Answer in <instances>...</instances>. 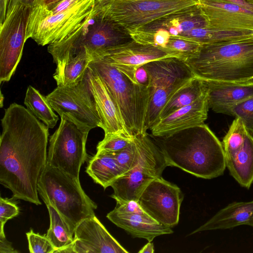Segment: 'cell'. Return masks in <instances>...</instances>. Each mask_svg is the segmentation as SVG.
<instances>
[{
  "mask_svg": "<svg viewBox=\"0 0 253 253\" xmlns=\"http://www.w3.org/2000/svg\"><path fill=\"white\" fill-rule=\"evenodd\" d=\"M1 125L0 183L13 198L41 205L38 183L47 164L48 127L16 103L5 109Z\"/></svg>",
  "mask_w": 253,
  "mask_h": 253,
  "instance_id": "obj_1",
  "label": "cell"
},
{
  "mask_svg": "<svg viewBox=\"0 0 253 253\" xmlns=\"http://www.w3.org/2000/svg\"><path fill=\"white\" fill-rule=\"evenodd\" d=\"M156 137L168 166L204 179L223 174L226 164L222 144L205 124Z\"/></svg>",
  "mask_w": 253,
  "mask_h": 253,
  "instance_id": "obj_2",
  "label": "cell"
},
{
  "mask_svg": "<svg viewBox=\"0 0 253 253\" xmlns=\"http://www.w3.org/2000/svg\"><path fill=\"white\" fill-rule=\"evenodd\" d=\"M194 75L206 81L238 83L253 77V37L202 44L184 61Z\"/></svg>",
  "mask_w": 253,
  "mask_h": 253,
  "instance_id": "obj_3",
  "label": "cell"
},
{
  "mask_svg": "<svg viewBox=\"0 0 253 253\" xmlns=\"http://www.w3.org/2000/svg\"><path fill=\"white\" fill-rule=\"evenodd\" d=\"M38 191L46 206L56 210L74 234L81 221L95 215L97 205L84 192L80 180L58 168L46 164Z\"/></svg>",
  "mask_w": 253,
  "mask_h": 253,
  "instance_id": "obj_4",
  "label": "cell"
},
{
  "mask_svg": "<svg viewBox=\"0 0 253 253\" xmlns=\"http://www.w3.org/2000/svg\"><path fill=\"white\" fill-rule=\"evenodd\" d=\"M88 67L106 85L129 133L134 137L147 134L148 87L134 83L115 67L101 60L92 59Z\"/></svg>",
  "mask_w": 253,
  "mask_h": 253,
  "instance_id": "obj_5",
  "label": "cell"
},
{
  "mask_svg": "<svg viewBox=\"0 0 253 253\" xmlns=\"http://www.w3.org/2000/svg\"><path fill=\"white\" fill-rule=\"evenodd\" d=\"M139 154L137 165L115 180L110 185L113 189L111 197L117 204L138 201L141 194L154 179L162 177L168 167L157 144L147 134L134 138Z\"/></svg>",
  "mask_w": 253,
  "mask_h": 253,
  "instance_id": "obj_6",
  "label": "cell"
},
{
  "mask_svg": "<svg viewBox=\"0 0 253 253\" xmlns=\"http://www.w3.org/2000/svg\"><path fill=\"white\" fill-rule=\"evenodd\" d=\"M94 0H84L64 11L52 13L42 5L31 8L26 39L39 45L58 42L76 30L93 9Z\"/></svg>",
  "mask_w": 253,
  "mask_h": 253,
  "instance_id": "obj_7",
  "label": "cell"
},
{
  "mask_svg": "<svg viewBox=\"0 0 253 253\" xmlns=\"http://www.w3.org/2000/svg\"><path fill=\"white\" fill-rule=\"evenodd\" d=\"M149 76V104L146 126L150 129L159 120L160 112L172 94L196 76L182 59L168 57L144 65Z\"/></svg>",
  "mask_w": 253,
  "mask_h": 253,
  "instance_id": "obj_8",
  "label": "cell"
},
{
  "mask_svg": "<svg viewBox=\"0 0 253 253\" xmlns=\"http://www.w3.org/2000/svg\"><path fill=\"white\" fill-rule=\"evenodd\" d=\"M199 4L200 0H114L96 12L129 31Z\"/></svg>",
  "mask_w": 253,
  "mask_h": 253,
  "instance_id": "obj_9",
  "label": "cell"
},
{
  "mask_svg": "<svg viewBox=\"0 0 253 253\" xmlns=\"http://www.w3.org/2000/svg\"><path fill=\"white\" fill-rule=\"evenodd\" d=\"M49 139L47 164L80 180L81 167L87 158L86 142L89 131L79 127L65 115Z\"/></svg>",
  "mask_w": 253,
  "mask_h": 253,
  "instance_id": "obj_10",
  "label": "cell"
},
{
  "mask_svg": "<svg viewBox=\"0 0 253 253\" xmlns=\"http://www.w3.org/2000/svg\"><path fill=\"white\" fill-rule=\"evenodd\" d=\"M87 71V70H86ZM52 109L65 115L80 128L89 131L101 127V121L87 80L72 86H57L46 96Z\"/></svg>",
  "mask_w": 253,
  "mask_h": 253,
  "instance_id": "obj_11",
  "label": "cell"
},
{
  "mask_svg": "<svg viewBox=\"0 0 253 253\" xmlns=\"http://www.w3.org/2000/svg\"><path fill=\"white\" fill-rule=\"evenodd\" d=\"M31 7L19 5L0 25V82H8L20 61Z\"/></svg>",
  "mask_w": 253,
  "mask_h": 253,
  "instance_id": "obj_12",
  "label": "cell"
},
{
  "mask_svg": "<svg viewBox=\"0 0 253 253\" xmlns=\"http://www.w3.org/2000/svg\"><path fill=\"white\" fill-rule=\"evenodd\" d=\"M115 67L134 83L138 67L151 61L168 57L182 60L178 53L152 45L145 44L133 40L128 42L89 54ZM138 84V83H137Z\"/></svg>",
  "mask_w": 253,
  "mask_h": 253,
  "instance_id": "obj_13",
  "label": "cell"
},
{
  "mask_svg": "<svg viewBox=\"0 0 253 253\" xmlns=\"http://www.w3.org/2000/svg\"><path fill=\"white\" fill-rule=\"evenodd\" d=\"M183 194L176 184L162 177L146 187L138 203L143 211L157 222L172 228L179 220Z\"/></svg>",
  "mask_w": 253,
  "mask_h": 253,
  "instance_id": "obj_14",
  "label": "cell"
},
{
  "mask_svg": "<svg viewBox=\"0 0 253 253\" xmlns=\"http://www.w3.org/2000/svg\"><path fill=\"white\" fill-rule=\"evenodd\" d=\"M74 253H128L95 215L84 219L75 229Z\"/></svg>",
  "mask_w": 253,
  "mask_h": 253,
  "instance_id": "obj_15",
  "label": "cell"
},
{
  "mask_svg": "<svg viewBox=\"0 0 253 253\" xmlns=\"http://www.w3.org/2000/svg\"><path fill=\"white\" fill-rule=\"evenodd\" d=\"M199 6L210 26L253 31V12L239 5L218 0H200Z\"/></svg>",
  "mask_w": 253,
  "mask_h": 253,
  "instance_id": "obj_16",
  "label": "cell"
},
{
  "mask_svg": "<svg viewBox=\"0 0 253 253\" xmlns=\"http://www.w3.org/2000/svg\"><path fill=\"white\" fill-rule=\"evenodd\" d=\"M208 91L191 104L160 119L150 129L153 136L165 137L204 124L208 118L209 109Z\"/></svg>",
  "mask_w": 253,
  "mask_h": 253,
  "instance_id": "obj_17",
  "label": "cell"
},
{
  "mask_svg": "<svg viewBox=\"0 0 253 253\" xmlns=\"http://www.w3.org/2000/svg\"><path fill=\"white\" fill-rule=\"evenodd\" d=\"M86 75L105 134L121 132L134 138L126 128L118 106L103 81L88 67Z\"/></svg>",
  "mask_w": 253,
  "mask_h": 253,
  "instance_id": "obj_18",
  "label": "cell"
},
{
  "mask_svg": "<svg viewBox=\"0 0 253 253\" xmlns=\"http://www.w3.org/2000/svg\"><path fill=\"white\" fill-rule=\"evenodd\" d=\"M209 108L231 116V108L253 96V85L206 81Z\"/></svg>",
  "mask_w": 253,
  "mask_h": 253,
  "instance_id": "obj_19",
  "label": "cell"
},
{
  "mask_svg": "<svg viewBox=\"0 0 253 253\" xmlns=\"http://www.w3.org/2000/svg\"><path fill=\"white\" fill-rule=\"evenodd\" d=\"M209 26L207 18L198 5L163 17L135 30L150 32L164 29L168 31L171 36L178 37L193 29Z\"/></svg>",
  "mask_w": 253,
  "mask_h": 253,
  "instance_id": "obj_20",
  "label": "cell"
},
{
  "mask_svg": "<svg viewBox=\"0 0 253 253\" xmlns=\"http://www.w3.org/2000/svg\"><path fill=\"white\" fill-rule=\"evenodd\" d=\"M106 217L133 238L145 239L148 242L157 236L173 233L172 228L157 222L148 214L120 213L112 210Z\"/></svg>",
  "mask_w": 253,
  "mask_h": 253,
  "instance_id": "obj_21",
  "label": "cell"
},
{
  "mask_svg": "<svg viewBox=\"0 0 253 253\" xmlns=\"http://www.w3.org/2000/svg\"><path fill=\"white\" fill-rule=\"evenodd\" d=\"M241 225L253 228V200L228 204L190 235L205 231L231 229Z\"/></svg>",
  "mask_w": 253,
  "mask_h": 253,
  "instance_id": "obj_22",
  "label": "cell"
},
{
  "mask_svg": "<svg viewBox=\"0 0 253 253\" xmlns=\"http://www.w3.org/2000/svg\"><path fill=\"white\" fill-rule=\"evenodd\" d=\"M225 160L231 176L241 186L249 189L253 183V136L249 132L242 146Z\"/></svg>",
  "mask_w": 253,
  "mask_h": 253,
  "instance_id": "obj_23",
  "label": "cell"
},
{
  "mask_svg": "<svg viewBox=\"0 0 253 253\" xmlns=\"http://www.w3.org/2000/svg\"><path fill=\"white\" fill-rule=\"evenodd\" d=\"M86 172L94 182L104 189L125 174L114 153L97 152L89 161Z\"/></svg>",
  "mask_w": 253,
  "mask_h": 253,
  "instance_id": "obj_24",
  "label": "cell"
},
{
  "mask_svg": "<svg viewBox=\"0 0 253 253\" xmlns=\"http://www.w3.org/2000/svg\"><path fill=\"white\" fill-rule=\"evenodd\" d=\"M208 90L207 82L197 76L194 77L170 97L160 112L159 120L175 110L194 102Z\"/></svg>",
  "mask_w": 253,
  "mask_h": 253,
  "instance_id": "obj_25",
  "label": "cell"
},
{
  "mask_svg": "<svg viewBox=\"0 0 253 253\" xmlns=\"http://www.w3.org/2000/svg\"><path fill=\"white\" fill-rule=\"evenodd\" d=\"M91 60L84 50L56 66L53 77L57 86H72L78 84L85 76Z\"/></svg>",
  "mask_w": 253,
  "mask_h": 253,
  "instance_id": "obj_26",
  "label": "cell"
},
{
  "mask_svg": "<svg viewBox=\"0 0 253 253\" xmlns=\"http://www.w3.org/2000/svg\"><path fill=\"white\" fill-rule=\"evenodd\" d=\"M178 37L201 44L231 42L253 37V31L249 30H226L211 26L194 29Z\"/></svg>",
  "mask_w": 253,
  "mask_h": 253,
  "instance_id": "obj_27",
  "label": "cell"
},
{
  "mask_svg": "<svg viewBox=\"0 0 253 253\" xmlns=\"http://www.w3.org/2000/svg\"><path fill=\"white\" fill-rule=\"evenodd\" d=\"M24 103L27 108L48 128H52L55 126L59 120L58 116L54 112L46 97L32 85L27 87Z\"/></svg>",
  "mask_w": 253,
  "mask_h": 253,
  "instance_id": "obj_28",
  "label": "cell"
},
{
  "mask_svg": "<svg viewBox=\"0 0 253 253\" xmlns=\"http://www.w3.org/2000/svg\"><path fill=\"white\" fill-rule=\"evenodd\" d=\"M50 218V226L46 236L56 249V252L70 246L74 241V233L59 212L51 205H46Z\"/></svg>",
  "mask_w": 253,
  "mask_h": 253,
  "instance_id": "obj_29",
  "label": "cell"
},
{
  "mask_svg": "<svg viewBox=\"0 0 253 253\" xmlns=\"http://www.w3.org/2000/svg\"><path fill=\"white\" fill-rule=\"evenodd\" d=\"M248 133L242 120L236 118L222 142L225 158L233 155L242 146Z\"/></svg>",
  "mask_w": 253,
  "mask_h": 253,
  "instance_id": "obj_30",
  "label": "cell"
},
{
  "mask_svg": "<svg viewBox=\"0 0 253 253\" xmlns=\"http://www.w3.org/2000/svg\"><path fill=\"white\" fill-rule=\"evenodd\" d=\"M134 139L121 132L105 134L104 138L97 144V152L116 153L127 147Z\"/></svg>",
  "mask_w": 253,
  "mask_h": 253,
  "instance_id": "obj_31",
  "label": "cell"
},
{
  "mask_svg": "<svg viewBox=\"0 0 253 253\" xmlns=\"http://www.w3.org/2000/svg\"><path fill=\"white\" fill-rule=\"evenodd\" d=\"M202 44L183 38L171 36L166 46V49L175 52L181 55L185 61L196 55Z\"/></svg>",
  "mask_w": 253,
  "mask_h": 253,
  "instance_id": "obj_32",
  "label": "cell"
},
{
  "mask_svg": "<svg viewBox=\"0 0 253 253\" xmlns=\"http://www.w3.org/2000/svg\"><path fill=\"white\" fill-rule=\"evenodd\" d=\"M114 154L118 165L125 173L130 170L138 163L139 154L134 139L127 147Z\"/></svg>",
  "mask_w": 253,
  "mask_h": 253,
  "instance_id": "obj_33",
  "label": "cell"
},
{
  "mask_svg": "<svg viewBox=\"0 0 253 253\" xmlns=\"http://www.w3.org/2000/svg\"><path fill=\"white\" fill-rule=\"evenodd\" d=\"M231 116L240 118L253 136V96L232 107Z\"/></svg>",
  "mask_w": 253,
  "mask_h": 253,
  "instance_id": "obj_34",
  "label": "cell"
},
{
  "mask_svg": "<svg viewBox=\"0 0 253 253\" xmlns=\"http://www.w3.org/2000/svg\"><path fill=\"white\" fill-rule=\"evenodd\" d=\"M29 250L31 253H54L56 249L46 236L35 233L32 229L26 233Z\"/></svg>",
  "mask_w": 253,
  "mask_h": 253,
  "instance_id": "obj_35",
  "label": "cell"
},
{
  "mask_svg": "<svg viewBox=\"0 0 253 253\" xmlns=\"http://www.w3.org/2000/svg\"><path fill=\"white\" fill-rule=\"evenodd\" d=\"M19 213V209L15 203L0 197V237H5L4 232L5 223Z\"/></svg>",
  "mask_w": 253,
  "mask_h": 253,
  "instance_id": "obj_36",
  "label": "cell"
},
{
  "mask_svg": "<svg viewBox=\"0 0 253 253\" xmlns=\"http://www.w3.org/2000/svg\"><path fill=\"white\" fill-rule=\"evenodd\" d=\"M114 211L120 213L147 214L142 209L138 202L129 201L122 204H117Z\"/></svg>",
  "mask_w": 253,
  "mask_h": 253,
  "instance_id": "obj_37",
  "label": "cell"
},
{
  "mask_svg": "<svg viewBox=\"0 0 253 253\" xmlns=\"http://www.w3.org/2000/svg\"><path fill=\"white\" fill-rule=\"evenodd\" d=\"M136 82L148 87L149 84V76L147 70L143 65L138 67L135 74Z\"/></svg>",
  "mask_w": 253,
  "mask_h": 253,
  "instance_id": "obj_38",
  "label": "cell"
},
{
  "mask_svg": "<svg viewBox=\"0 0 253 253\" xmlns=\"http://www.w3.org/2000/svg\"><path fill=\"white\" fill-rule=\"evenodd\" d=\"M37 0H8L6 15L9 14L12 9L19 5H24L32 8Z\"/></svg>",
  "mask_w": 253,
  "mask_h": 253,
  "instance_id": "obj_39",
  "label": "cell"
},
{
  "mask_svg": "<svg viewBox=\"0 0 253 253\" xmlns=\"http://www.w3.org/2000/svg\"><path fill=\"white\" fill-rule=\"evenodd\" d=\"M12 246L11 243L8 241L5 237H0V253H17Z\"/></svg>",
  "mask_w": 253,
  "mask_h": 253,
  "instance_id": "obj_40",
  "label": "cell"
},
{
  "mask_svg": "<svg viewBox=\"0 0 253 253\" xmlns=\"http://www.w3.org/2000/svg\"><path fill=\"white\" fill-rule=\"evenodd\" d=\"M239 5L253 12V0H218Z\"/></svg>",
  "mask_w": 253,
  "mask_h": 253,
  "instance_id": "obj_41",
  "label": "cell"
},
{
  "mask_svg": "<svg viewBox=\"0 0 253 253\" xmlns=\"http://www.w3.org/2000/svg\"><path fill=\"white\" fill-rule=\"evenodd\" d=\"M8 0H0V25L5 19Z\"/></svg>",
  "mask_w": 253,
  "mask_h": 253,
  "instance_id": "obj_42",
  "label": "cell"
},
{
  "mask_svg": "<svg viewBox=\"0 0 253 253\" xmlns=\"http://www.w3.org/2000/svg\"><path fill=\"white\" fill-rule=\"evenodd\" d=\"M61 0H37L35 5L38 4L42 5L47 9H50Z\"/></svg>",
  "mask_w": 253,
  "mask_h": 253,
  "instance_id": "obj_43",
  "label": "cell"
},
{
  "mask_svg": "<svg viewBox=\"0 0 253 253\" xmlns=\"http://www.w3.org/2000/svg\"><path fill=\"white\" fill-rule=\"evenodd\" d=\"M114 0H94L93 11H98Z\"/></svg>",
  "mask_w": 253,
  "mask_h": 253,
  "instance_id": "obj_44",
  "label": "cell"
},
{
  "mask_svg": "<svg viewBox=\"0 0 253 253\" xmlns=\"http://www.w3.org/2000/svg\"><path fill=\"white\" fill-rule=\"evenodd\" d=\"M154 252V245L152 242H148V243L144 245L138 252L139 253H153Z\"/></svg>",
  "mask_w": 253,
  "mask_h": 253,
  "instance_id": "obj_45",
  "label": "cell"
},
{
  "mask_svg": "<svg viewBox=\"0 0 253 253\" xmlns=\"http://www.w3.org/2000/svg\"><path fill=\"white\" fill-rule=\"evenodd\" d=\"M234 84H241L253 85V77H252L245 81L239 82L238 83H234Z\"/></svg>",
  "mask_w": 253,
  "mask_h": 253,
  "instance_id": "obj_46",
  "label": "cell"
}]
</instances>
